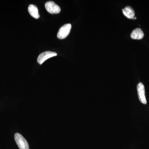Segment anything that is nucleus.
I'll return each mask as SVG.
<instances>
[{"mask_svg":"<svg viewBox=\"0 0 149 149\" xmlns=\"http://www.w3.org/2000/svg\"><path fill=\"white\" fill-rule=\"evenodd\" d=\"M15 140L19 149H29V144L26 139L21 134L15 133L14 136Z\"/></svg>","mask_w":149,"mask_h":149,"instance_id":"nucleus-1","label":"nucleus"},{"mask_svg":"<svg viewBox=\"0 0 149 149\" xmlns=\"http://www.w3.org/2000/svg\"><path fill=\"white\" fill-rule=\"evenodd\" d=\"M71 24H66L62 26L58 32V38L59 39H64L68 37L70 33V29H71Z\"/></svg>","mask_w":149,"mask_h":149,"instance_id":"nucleus-2","label":"nucleus"},{"mask_svg":"<svg viewBox=\"0 0 149 149\" xmlns=\"http://www.w3.org/2000/svg\"><path fill=\"white\" fill-rule=\"evenodd\" d=\"M46 9L49 13L58 14L61 11V8L58 5L54 2L50 1L47 2L45 5Z\"/></svg>","mask_w":149,"mask_h":149,"instance_id":"nucleus-3","label":"nucleus"},{"mask_svg":"<svg viewBox=\"0 0 149 149\" xmlns=\"http://www.w3.org/2000/svg\"><path fill=\"white\" fill-rule=\"evenodd\" d=\"M137 89L139 101L142 103L146 104L147 102L145 95V87L143 84L142 83H139L137 85Z\"/></svg>","mask_w":149,"mask_h":149,"instance_id":"nucleus-4","label":"nucleus"},{"mask_svg":"<svg viewBox=\"0 0 149 149\" xmlns=\"http://www.w3.org/2000/svg\"><path fill=\"white\" fill-rule=\"evenodd\" d=\"M57 55V54L56 53L54 52H50V51L45 52L40 54L38 57L37 59V62L39 64L41 65L43 63L48 59Z\"/></svg>","mask_w":149,"mask_h":149,"instance_id":"nucleus-5","label":"nucleus"},{"mask_svg":"<svg viewBox=\"0 0 149 149\" xmlns=\"http://www.w3.org/2000/svg\"><path fill=\"white\" fill-rule=\"evenodd\" d=\"M144 37L143 32L141 28H139L134 29L130 34V37L134 40H141Z\"/></svg>","mask_w":149,"mask_h":149,"instance_id":"nucleus-6","label":"nucleus"},{"mask_svg":"<svg viewBox=\"0 0 149 149\" xmlns=\"http://www.w3.org/2000/svg\"><path fill=\"white\" fill-rule=\"evenodd\" d=\"M123 13L128 19H134L135 17V11L130 6H127L122 10Z\"/></svg>","mask_w":149,"mask_h":149,"instance_id":"nucleus-7","label":"nucleus"},{"mask_svg":"<svg viewBox=\"0 0 149 149\" xmlns=\"http://www.w3.org/2000/svg\"><path fill=\"white\" fill-rule=\"evenodd\" d=\"M28 10L29 14L34 18L38 19L40 17L37 6L34 5H30L28 7Z\"/></svg>","mask_w":149,"mask_h":149,"instance_id":"nucleus-8","label":"nucleus"}]
</instances>
